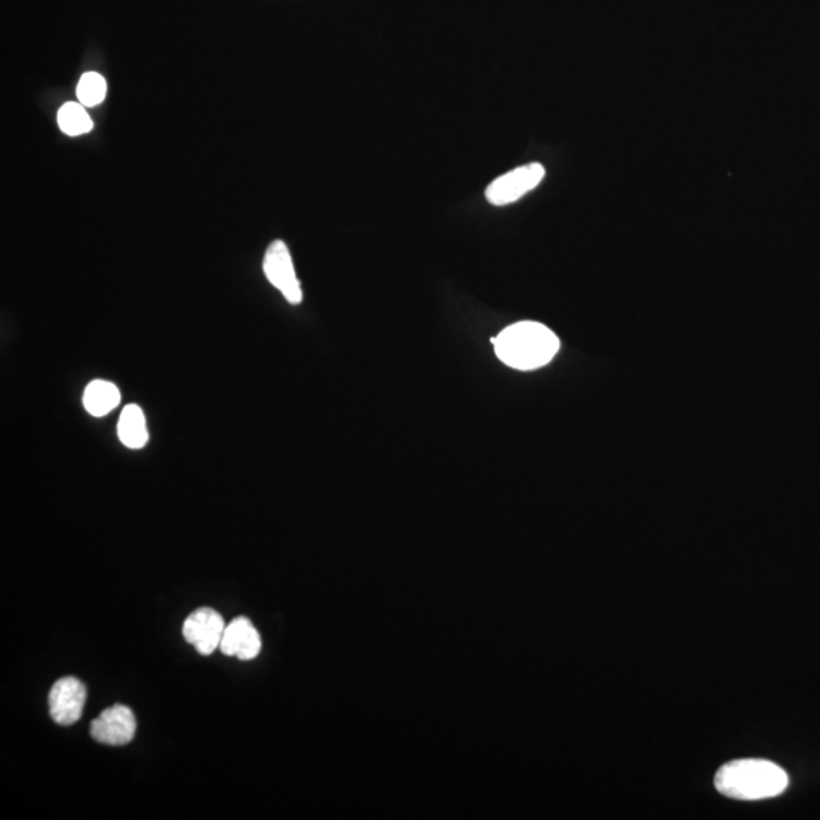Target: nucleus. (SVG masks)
<instances>
[{
	"label": "nucleus",
	"mask_w": 820,
	"mask_h": 820,
	"mask_svg": "<svg viewBox=\"0 0 820 820\" xmlns=\"http://www.w3.org/2000/svg\"><path fill=\"white\" fill-rule=\"evenodd\" d=\"M219 649L242 661L254 660L260 653L261 638L248 619L237 617L227 625Z\"/></svg>",
	"instance_id": "6e6552de"
},
{
	"label": "nucleus",
	"mask_w": 820,
	"mask_h": 820,
	"mask_svg": "<svg viewBox=\"0 0 820 820\" xmlns=\"http://www.w3.org/2000/svg\"><path fill=\"white\" fill-rule=\"evenodd\" d=\"M87 107L81 102H68L58 111L57 121L60 130L71 137L84 136L94 130V121L87 113Z\"/></svg>",
	"instance_id": "9b49d317"
},
{
	"label": "nucleus",
	"mask_w": 820,
	"mask_h": 820,
	"mask_svg": "<svg viewBox=\"0 0 820 820\" xmlns=\"http://www.w3.org/2000/svg\"><path fill=\"white\" fill-rule=\"evenodd\" d=\"M121 403V392L115 384L106 380H94L84 392V407L94 417L110 414Z\"/></svg>",
	"instance_id": "9d476101"
},
{
	"label": "nucleus",
	"mask_w": 820,
	"mask_h": 820,
	"mask_svg": "<svg viewBox=\"0 0 820 820\" xmlns=\"http://www.w3.org/2000/svg\"><path fill=\"white\" fill-rule=\"evenodd\" d=\"M118 435L122 444L128 446V449H144L146 442H148L149 435L144 411L136 404H130L122 411L121 418H119Z\"/></svg>",
	"instance_id": "1a4fd4ad"
},
{
	"label": "nucleus",
	"mask_w": 820,
	"mask_h": 820,
	"mask_svg": "<svg viewBox=\"0 0 820 820\" xmlns=\"http://www.w3.org/2000/svg\"><path fill=\"white\" fill-rule=\"evenodd\" d=\"M546 169L540 163L519 166L503 173L487 187V201L495 207L510 206L533 192L544 180Z\"/></svg>",
	"instance_id": "7ed1b4c3"
},
{
	"label": "nucleus",
	"mask_w": 820,
	"mask_h": 820,
	"mask_svg": "<svg viewBox=\"0 0 820 820\" xmlns=\"http://www.w3.org/2000/svg\"><path fill=\"white\" fill-rule=\"evenodd\" d=\"M497 357L507 367L533 371L546 367L560 352L561 342L549 327L523 321L506 327L492 339Z\"/></svg>",
	"instance_id": "f257e3e1"
},
{
	"label": "nucleus",
	"mask_w": 820,
	"mask_h": 820,
	"mask_svg": "<svg viewBox=\"0 0 820 820\" xmlns=\"http://www.w3.org/2000/svg\"><path fill=\"white\" fill-rule=\"evenodd\" d=\"M225 627L218 611L204 607L188 615L183 625V635L201 656H211L221 646Z\"/></svg>",
	"instance_id": "423d86ee"
},
{
	"label": "nucleus",
	"mask_w": 820,
	"mask_h": 820,
	"mask_svg": "<svg viewBox=\"0 0 820 820\" xmlns=\"http://www.w3.org/2000/svg\"><path fill=\"white\" fill-rule=\"evenodd\" d=\"M137 722L128 707L115 703L91 722L90 734L96 742L109 746H125L136 735Z\"/></svg>",
	"instance_id": "0eeeda50"
},
{
	"label": "nucleus",
	"mask_w": 820,
	"mask_h": 820,
	"mask_svg": "<svg viewBox=\"0 0 820 820\" xmlns=\"http://www.w3.org/2000/svg\"><path fill=\"white\" fill-rule=\"evenodd\" d=\"M86 685L76 677H61L49 692V712L53 722L71 726L78 722L86 706Z\"/></svg>",
	"instance_id": "39448f33"
},
{
	"label": "nucleus",
	"mask_w": 820,
	"mask_h": 820,
	"mask_svg": "<svg viewBox=\"0 0 820 820\" xmlns=\"http://www.w3.org/2000/svg\"><path fill=\"white\" fill-rule=\"evenodd\" d=\"M714 785L727 798L770 799L785 792L788 787V775L772 761L748 758L722 766L715 773Z\"/></svg>",
	"instance_id": "f03ea898"
},
{
	"label": "nucleus",
	"mask_w": 820,
	"mask_h": 820,
	"mask_svg": "<svg viewBox=\"0 0 820 820\" xmlns=\"http://www.w3.org/2000/svg\"><path fill=\"white\" fill-rule=\"evenodd\" d=\"M265 276L273 287L279 289L284 298L291 304L303 302L302 284L296 279L294 261L291 252L283 241H273L264 260Z\"/></svg>",
	"instance_id": "20e7f679"
},
{
	"label": "nucleus",
	"mask_w": 820,
	"mask_h": 820,
	"mask_svg": "<svg viewBox=\"0 0 820 820\" xmlns=\"http://www.w3.org/2000/svg\"><path fill=\"white\" fill-rule=\"evenodd\" d=\"M76 96L84 107H96L106 101L107 81L96 72H87L81 76Z\"/></svg>",
	"instance_id": "f8f14e48"
}]
</instances>
